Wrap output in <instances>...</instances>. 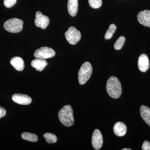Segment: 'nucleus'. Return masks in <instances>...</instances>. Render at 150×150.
I'll list each match as a JSON object with an SVG mask.
<instances>
[{
    "mask_svg": "<svg viewBox=\"0 0 150 150\" xmlns=\"http://www.w3.org/2000/svg\"><path fill=\"white\" fill-rule=\"evenodd\" d=\"M106 91L109 96L113 98H118L122 93L121 82L118 78L110 77L106 84Z\"/></svg>",
    "mask_w": 150,
    "mask_h": 150,
    "instance_id": "nucleus-1",
    "label": "nucleus"
},
{
    "mask_svg": "<svg viewBox=\"0 0 150 150\" xmlns=\"http://www.w3.org/2000/svg\"><path fill=\"white\" fill-rule=\"evenodd\" d=\"M58 116L60 122L64 126L70 127L74 124V112L71 105H67L62 108L59 111Z\"/></svg>",
    "mask_w": 150,
    "mask_h": 150,
    "instance_id": "nucleus-2",
    "label": "nucleus"
},
{
    "mask_svg": "<svg viewBox=\"0 0 150 150\" xmlns=\"http://www.w3.org/2000/svg\"><path fill=\"white\" fill-rule=\"evenodd\" d=\"M93 68L89 62H86L82 65L78 74V80L81 85L85 84L91 76Z\"/></svg>",
    "mask_w": 150,
    "mask_h": 150,
    "instance_id": "nucleus-3",
    "label": "nucleus"
},
{
    "mask_svg": "<svg viewBox=\"0 0 150 150\" xmlns=\"http://www.w3.org/2000/svg\"><path fill=\"white\" fill-rule=\"evenodd\" d=\"M23 22L17 18L10 19L4 23V27L7 31L12 33L21 32L23 28Z\"/></svg>",
    "mask_w": 150,
    "mask_h": 150,
    "instance_id": "nucleus-4",
    "label": "nucleus"
},
{
    "mask_svg": "<svg viewBox=\"0 0 150 150\" xmlns=\"http://www.w3.org/2000/svg\"><path fill=\"white\" fill-rule=\"evenodd\" d=\"M65 37L70 44L75 45L80 40L81 35L79 30L74 26L69 28L65 33Z\"/></svg>",
    "mask_w": 150,
    "mask_h": 150,
    "instance_id": "nucleus-5",
    "label": "nucleus"
},
{
    "mask_svg": "<svg viewBox=\"0 0 150 150\" xmlns=\"http://www.w3.org/2000/svg\"><path fill=\"white\" fill-rule=\"evenodd\" d=\"M56 52L52 48L47 47H41L35 51L34 56L36 58L47 59L54 57Z\"/></svg>",
    "mask_w": 150,
    "mask_h": 150,
    "instance_id": "nucleus-6",
    "label": "nucleus"
},
{
    "mask_svg": "<svg viewBox=\"0 0 150 150\" xmlns=\"http://www.w3.org/2000/svg\"><path fill=\"white\" fill-rule=\"evenodd\" d=\"M50 23V19L48 16L44 15L40 11H37L35 14V23L38 27L45 29Z\"/></svg>",
    "mask_w": 150,
    "mask_h": 150,
    "instance_id": "nucleus-7",
    "label": "nucleus"
},
{
    "mask_svg": "<svg viewBox=\"0 0 150 150\" xmlns=\"http://www.w3.org/2000/svg\"><path fill=\"white\" fill-rule=\"evenodd\" d=\"M103 144V138L101 132L98 129L94 131L92 137V144L95 150H99L102 147Z\"/></svg>",
    "mask_w": 150,
    "mask_h": 150,
    "instance_id": "nucleus-8",
    "label": "nucleus"
},
{
    "mask_svg": "<svg viewBox=\"0 0 150 150\" xmlns=\"http://www.w3.org/2000/svg\"><path fill=\"white\" fill-rule=\"evenodd\" d=\"M12 99L16 103L22 105H28L32 102V99L30 97L23 94H15L12 96Z\"/></svg>",
    "mask_w": 150,
    "mask_h": 150,
    "instance_id": "nucleus-9",
    "label": "nucleus"
},
{
    "mask_svg": "<svg viewBox=\"0 0 150 150\" xmlns=\"http://www.w3.org/2000/svg\"><path fill=\"white\" fill-rule=\"evenodd\" d=\"M137 19L139 23L146 27L150 28V11H142L138 13Z\"/></svg>",
    "mask_w": 150,
    "mask_h": 150,
    "instance_id": "nucleus-10",
    "label": "nucleus"
},
{
    "mask_svg": "<svg viewBox=\"0 0 150 150\" xmlns=\"http://www.w3.org/2000/svg\"><path fill=\"white\" fill-rule=\"evenodd\" d=\"M138 65L139 69L142 72H145L149 70L150 67L149 61L146 54H142L139 56Z\"/></svg>",
    "mask_w": 150,
    "mask_h": 150,
    "instance_id": "nucleus-11",
    "label": "nucleus"
},
{
    "mask_svg": "<svg viewBox=\"0 0 150 150\" xmlns=\"http://www.w3.org/2000/svg\"><path fill=\"white\" fill-rule=\"evenodd\" d=\"M114 134L118 137H123L126 134L127 127L126 124L122 122L115 123L113 128Z\"/></svg>",
    "mask_w": 150,
    "mask_h": 150,
    "instance_id": "nucleus-12",
    "label": "nucleus"
},
{
    "mask_svg": "<svg viewBox=\"0 0 150 150\" xmlns=\"http://www.w3.org/2000/svg\"><path fill=\"white\" fill-rule=\"evenodd\" d=\"M10 63L16 70L19 71L24 69V62L23 59L19 57H14L10 60Z\"/></svg>",
    "mask_w": 150,
    "mask_h": 150,
    "instance_id": "nucleus-13",
    "label": "nucleus"
},
{
    "mask_svg": "<svg viewBox=\"0 0 150 150\" xmlns=\"http://www.w3.org/2000/svg\"><path fill=\"white\" fill-rule=\"evenodd\" d=\"M47 65H48V63L45 59L39 58L34 59L31 63V66L39 71H42Z\"/></svg>",
    "mask_w": 150,
    "mask_h": 150,
    "instance_id": "nucleus-14",
    "label": "nucleus"
},
{
    "mask_svg": "<svg viewBox=\"0 0 150 150\" xmlns=\"http://www.w3.org/2000/svg\"><path fill=\"white\" fill-rule=\"evenodd\" d=\"M68 10L70 16L74 17L76 15L79 8L78 0H69L68 1Z\"/></svg>",
    "mask_w": 150,
    "mask_h": 150,
    "instance_id": "nucleus-15",
    "label": "nucleus"
},
{
    "mask_svg": "<svg viewBox=\"0 0 150 150\" xmlns=\"http://www.w3.org/2000/svg\"><path fill=\"white\" fill-rule=\"evenodd\" d=\"M140 111L141 117L150 127V108L146 105H142Z\"/></svg>",
    "mask_w": 150,
    "mask_h": 150,
    "instance_id": "nucleus-16",
    "label": "nucleus"
},
{
    "mask_svg": "<svg viewBox=\"0 0 150 150\" xmlns=\"http://www.w3.org/2000/svg\"><path fill=\"white\" fill-rule=\"evenodd\" d=\"M21 137L23 139L32 142H37L38 137L35 134L28 132H24L21 134Z\"/></svg>",
    "mask_w": 150,
    "mask_h": 150,
    "instance_id": "nucleus-17",
    "label": "nucleus"
},
{
    "mask_svg": "<svg viewBox=\"0 0 150 150\" xmlns=\"http://www.w3.org/2000/svg\"><path fill=\"white\" fill-rule=\"evenodd\" d=\"M116 29V26L115 24H110L105 35V38L106 40H109L113 36V34L115 32Z\"/></svg>",
    "mask_w": 150,
    "mask_h": 150,
    "instance_id": "nucleus-18",
    "label": "nucleus"
},
{
    "mask_svg": "<svg viewBox=\"0 0 150 150\" xmlns=\"http://www.w3.org/2000/svg\"><path fill=\"white\" fill-rule=\"evenodd\" d=\"M43 137L46 142L48 144H54L56 143L57 141V137L56 135L51 133H45L43 135Z\"/></svg>",
    "mask_w": 150,
    "mask_h": 150,
    "instance_id": "nucleus-19",
    "label": "nucleus"
},
{
    "mask_svg": "<svg viewBox=\"0 0 150 150\" xmlns=\"http://www.w3.org/2000/svg\"><path fill=\"white\" fill-rule=\"evenodd\" d=\"M125 40L126 38L124 36H121L119 37L114 43V48L115 50H119L121 49L124 45Z\"/></svg>",
    "mask_w": 150,
    "mask_h": 150,
    "instance_id": "nucleus-20",
    "label": "nucleus"
},
{
    "mask_svg": "<svg viewBox=\"0 0 150 150\" xmlns=\"http://www.w3.org/2000/svg\"><path fill=\"white\" fill-rule=\"evenodd\" d=\"M89 5L92 8H99L102 4V0H88Z\"/></svg>",
    "mask_w": 150,
    "mask_h": 150,
    "instance_id": "nucleus-21",
    "label": "nucleus"
},
{
    "mask_svg": "<svg viewBox=\"0 0 150 150\" xmlns=\"http://www.w3.org/2000/svg\"><path fill=\"white\" fill-rule=\"evenodd\" d=\"M17 0H4V4L7 8H10L16 4Z\"/></svg>",
    "mask_w": 150,
    "mask_h": 150,
    "instance_id": "nucleus-22",
    "label": "nucleus"
},
{
    "mask_svg": "<svg viewBox=\"0 0 150 150\" xmlns=\"http://www.w3.org/2000/svg\"><path fill=\"white\" fill-rule=\"evenodd\" d=\"M142 150H150V143L148 141H145L142 146Z\"/></svg>",
    "mask_w": 150,
    "mask_h": 150,
    "instance_id": "nucleus-23",
    "label": "nucleus"
},
{
    "mask_svg": "<svg viewBox=\"0 0 150 150\" xmlns=\"http://www.w3.org/2000/svg\"><path fill=\"white\" fill-rule=\"evenodd\" d=\"M6 111L4 108L0 106V118L5 116Z\"/></svg>",
    "mask_w": 150,
    "mask_h": 150,
    "instance_id": "nucleus-24",
    "label": "nucleus"
},
{
    "mask_svg": "<svg viewBox=\"0 0 150 150\" xmlns=\"http://www.w3.org/2000/svg\"><path fill=\"white\" fill-rule=\"evenodd\" d=\"M131 149H126V148H125V149H122V150H131Z\"/></svg>",
    "mask_w": 150,
    "mask_h": 150,
    "instance_id": "nucleus-25",
    "label": "nucleus"
}]
</instances>
